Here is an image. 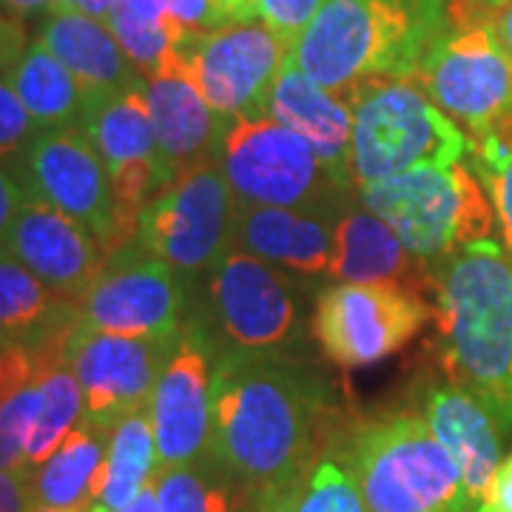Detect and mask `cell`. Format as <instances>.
<instances>
[{
    "label": "cell",
    "instance_id": "1",
    "mask_svg": "<svg viewBox=\"0 0 512 512\" xmlns=\"http://www.w3.org/2000/svg\"><path fill=\"white\" fill-rule=\"evenodd\" d=\"M328 384L282 350H225L211 384V458L248 495L299 484L319 458Z\"/></svg>",
    "mask_w": 512,
    "mask_h": 512
},
{
    "label": "cell",
    "instance_id": "2",
    "mask_svg": "<svg viewBox=\"0 0 512 512\" xmlns=\"http://www.w3.org/2000/svg\"><path fill=\"white\" fill-rule=\"evenodd\" d=\"M427 271L447 379L512 430V256L481 239Z\"/></svg>",
    "mask_w": 512,
    "mask_h": 512
},
{
    "label": "cell",
    "instance_id": "3",
    "mask_svg": "<svg viewBox=\"0 0 512 512\" xmlns=\"http://www.w3.org/2000/svg\"><path fill=\"white\" fill-rule=\"evenodd\" d=\"M444 20L447 0H322L291 60L342 97L370 77H416Z\"/></svg>",
    "mask_w": 512,
    "mask_h": 512
},
{
    "label": "cell",
    "instance_id": "4",
    "mask_svg": "<svg viewBox=\"0 0 512 512\" xmlns=\"http://www.w3.org/2000/svg\"><path fill=\"white\" fill-rule=\"evenodd\" d=\"M365 512H473L461 470L421 413L365 419L339 450Z\"/></svg>",
    "mask_w": 512,
    "mask_h": 512
},
{
    "label": "cell",
    "instance_id": "5",
    "mask_svg": "<svg viewBox=\"0 0 512 512\" xmlns=\"http://www.w3.org/2000/svg\"><path fill=\"white\" fill-rule=\"evenodd\" d=\"M490 9L481 0H447V20L413 80L470 140L512 143V66Z\"/></svg>",
    "mask_w": 512,
    "mask_h": 512
},
{
    "label": "cell",
    "instance_id": "6",
    "mask_svg": "<svg viewBox=\"0 0 512 512\" xmlns=\"http://www.w3.org/2000/svg\"><path fill=\"white\" fill-rule=\"evenodd\" d=\"M410 80L370 77L342 94L353 106L356 188L419 165H458L467 157V131Z\"/></svg>",
    "mask_w": 512,
    "mask_h": 512
},
{
    "label": "cell",
    "instance_id": "7",
    "mask_svg": "<svg viewBox=\"0 0 512 512\" xmlns=\"http://www.w3.org/2000/svg\"><path fill=\"white\" fill-rule=\"evenodd\" d=\"M356 191L367 211L382 217L424 265L493 234V202L476 171L461 163L419 165Z\"/></svg>",
    "mask_w": 512,
    "mask_h": 512
},
{
    "label": "cell",
    "instance_id": "8",
    "mask_svg": "<svg viewBox=\"0 0 512 512\" xmlns=\"http://www.w3.org/2000/svg\"><path fill=\"white\" fill-rule=\"evenodd\" d=\"M217 163L242 205L339 211L348 194L330 180L308 140L268 111L222 120Z\"/></svg>",
    "mask_w": 512,
    "mask_h": 512
},
{
    "label": "cell",
    "instance_id": "9",
    "mask_svg": "<svg viewBox=\"0 0 512 512\" xmlns=\"http://www.w3.org/2000/svg\"><path fill=\"white\" fill-rule=\"evenodd\" d=\"M237 197L217 160L194 165L148 202L137 242L180 276L211 274L231 248Z\"/></svg>",
    "mask_w": 512,
    "mask_h": 512
},
{
    "label": "cell",
    "instance_id": "10",
    "mask_svg": "<svg viewBox=\"0 0 512 512\" xmlns=\"http://www.w3.org/2000/svg\"><path fill=\"white\" fill-rule=\"evenodd\" d=\"M291 49L265 23L185 32L174 63L222 120L268 111V97Z\"/></svg>",
    "mask_w": 512,
    "mask_h": 512
},
{
    "label": "cell",
    "instance_id": "11",
    "mask_svg": "<svg viewBox=\"0 0 512 512\" xmlns=\"http://www.w3.org/2000/svg\"><path fill=\"white\" fill-rule=\"evenodd\" d=\"M180 339H143L89 328L77 319L63 345L60 362L74 373L83 393V419L111 433L128 413L148 407L154 384Z\"/></svg>",
    "mask_w": 512,
    "mask_h": 512
},
{
    "label": "cell",
    "instance_id": "12",
    "mask_svg": "<svg viewBox=\"0 0 512 512\" xmlns=\"http://www.w3.org/2000/svg\"><path fill=\"white\" fill-rule=\"evenodd\" d=\"M23 191L52 202L92 231L106 254L128 245L106 163L80 126L46 128L12 163Z\"/></svg>",
    "mask_w": 512,
    "mask_h": 512
},
{
    "label": "cell",
    "instance_id": "13",
    "mask_svg": "<svg viewBox=\"0 0 512 512\" xmlns=\"http://www.w3.org/2000/svg\"><path fill=\"white\" fill-rule=\"evenodd\" d=\"M433 316L427 299L396 285L339 282L322 291L313 336L339 367L376 365L402 350Z\"/></svg>",
    "mask_w": 512,
    "mask_h": 512
},
{
    "label": "cell",
    "instance_id": "14",
    "mask_svg": "<svg viewBox=\"0 0 512 512\" xmlns=\"http://www.w3.org/2000/svg\"><path fill=\"white\" fill-rule=\"evenodd\" d=\"M80 319L94 330L180 339L185 330V293L180 274L137 239L106 256L92 288L77 299Z\"/></svg>",
    "mask_w": 512,
    "mask_h": 512
},
{
    "label": "cell",
    "instance_id": "15",
    "mask_svg": "<svg viewBox=\"0 0 512 512\" xmlns=\"http://www.w3.org/2000/svg\"><path fill=\"white\" fill-rule=\"evenodd\" d=\"M211 316L228 350H285L299 336L302 308L276 265L228 248L208 274Z\"/></svg>",
    "mask_w": 512,
    "mask_h": 512
},
{
    "label": "cell",
    "instance_id": "16",
    "mask_svg": "<svg viewBox=\"0 0 512 512\" xmlns=\"http://www.w3.org/2000/svg\"><path fill=\"white\" fill-rule=\"evenodd\" d=\"M80 128L89 134L100 160L106 163L123 231L134 239L143 208L165 185H171L157 148L146 83L89 103Z\"/></svg>",
    "mask_w": 512,
    "mask_h": 512
},
{
    "label": "cell",
    "instance_id": "17",
    "mask_svg": "<svg viewBox=\"0 0 512 512\" xmlns=\"http://www.w3.org/2000/svg\"><path fill=\"white\" fill-rule=\"evenodd\" d=\"M211 339L200 325H185L177 348L148 399L157 444V467L197 464L211 458Z\"/></svg>",
    "mask_w": 512,
    "mask_h": 512
},
{
    "label": "cell",
    "instance_id": "18",
    "mask_svg": "<svg viewBox=\"0 0 512 512\" xmlns=\"http://www.w3.org/2000/svg\"><path fill=\"white\" fill-rule=\"evenodd\" d=\"M0 251L74 302L92 288L109 256L83 222L29 191L0 242Z\"/></svg>",
    "mask_w": 512,
    "mask_h": 512
},
{
    "label": "cell",
    "instance_id": "19",
    "mask_svg": "<svg viewBox=\"0 0 512 512\" xmlns=\"http://www.w3.org/2000/svg\"><path fill=\"white\" fill-rule=\"evenodd\" d=\"M268 114L308 140L342 191L353 188V106L345 97L316 86L288 55L268 97Z\"/></svg>",
    "mask_w": 512,
    "mask_h": 512
},
{
    "label": "cell",
    "instance_id": "20",
    "mask_svg": "<svg viewBox=\"0 0 512 512\" xmlns=\"http://www.w3.org/2000/svg\"><path fill=\"white\" fill-rule=\"evenodd\" d=\"M421 416L458 464L470 507L476 512L504 461V424L481 399L453 382L427 390Z\"/></svg>",
    "mask_w": 512,
    "mask_h": 512
},
{
    "label": "cell",
    "instance_id": "21",
    "mask_svg": "<svg viewBox=\"0 0 512 512\" xmlns=\"http://www.w3.org/2000/svg\"><path fill=\"white\" fill-rule=\"evenodd\" d=\"M146 100L168 183L194 165L217 160L222 117L205 103L174 57L146 77Z\"/></svg>",
    "mask_w": 512,
    "mask_h": 512
},
{
    "label": "cell",
    "instance_id": "22",
    "mask_svg": "<svg viewBox=\"0 0 512 512\" xmlns=\"http://www.w3.org/2000/svg\"><path fill=\"white\" fill-rule=\"evenodd\" d=\"M342 211H302V208H265L237 202L231 248L288 268L302 276L330 274L333 228Z\"/></svg>",
    "mask_w": 512,
    "mask_h": 512
},
{
    "label": "cell",
    "instance_id": "23",
    "mask_svg": "<svg viewBox=\"0 0 512 512\" xmlns=\"http://www.w3.org/2000/svg\"><path fill=\"white\" fill-rule=\"evenodd\" d=\"M330 279L350 285H396L421 293L430 288V271L404 248L399 234L373 211L342 208L333 228Z\"/></svg>",
    "mask_w": 512,
    "mask_h": 512
},
{
    "label": "cell",
    "instance_id": "24",
    "mask_svg": "<svg viewBox=\"0 0 512 512\" xmlns=\"http://www.w3.org/2000/svg\"><path fill=\"white\" fill-rule=\"evenodd\" d=\"M37 40L77 77L86 106L146 83L109 26L83 12H49Z\"/></svg>",
    "mask_w": 512,
    "mask_h": 512
},
{
    "label": "cell",
    "instance_id": "25",
    "mask_svg": "<svg viewBox=\"0 0 512 512\" xmlns=\"http://www.w3.org/2000/svg\"><path fill=\"white\" fill-rule=\"evenodd\" d=\"M77 302L55 293L26 265L0 251V333L32 348L37 359L55 356L77 325Z\"/></svg>",
    "mask_w": 512,
    "mask_h": 512
},
{
    "label": "cell",
    "instance_id": "26",
    "mask_svg": "<svg viewBox=\"0 0 512 512\" xmlns=\"http://www.w3.org/2000/svg\"><path fill=\"white\" fill-rule=\"evenodd\" d=\"M106 450L109 433L80 421L35 470L37 507L49 512H86L103 487Z\"/></svg>",
    "mask_w": 512,
    "mask_h": 512
},
{
    "label": "cell",
    "instance_id": "27",
    "mask_svg": "<svg viewBox=\"0 0 512 512\" xmlns=\"http://www.w3.org/2000/svg\"><path fill=\"white\" fill-rule=\"evenodd\" d=\"M6 83L15 89L20 103L43 131L80 126L86 111L83 89L77 77L40 40L29 43L26 55L6 72Z\"/></svg>",
    "mask_w": 512,
    "mask_h": 512
},
{
    "label": "cell",
    "instance_id": "28",
    "mask_svg": "<svg viewBox=\"0 0 512 512\" xmlns=\"http://www.w3.org/2000/svg\"><path fill=\"white\" fill-rule=\"evenodd\" d=\"M154 473H157V444H154L148 407H143L111 427L103 487L86 512H120L137 498Z\"/></svg>",
    "mask_w": 512,
    "mask_h": 512
},
{
    "label": "cell",
    "instance_id": "29",
    "mask_svg": "<svg viewBox=\"0 0 512 512\" xmlns=\"http://www.w3.org/2000/svg\"><path fill=\"white\" fill-rule=\"evenodd\" d=\"M106 26L146 77L163 69L185 35L168 15V0H114Z\"/></svg>",
    "mask_w": 512,
    "mask_h": 512
},
{
    "label": "cell",
    "instance_id": "30",
    "mask_svg": "<svg viewBox=\"0 0 512 512\" xmlns=\"http://www.w3.org/2000/svg\"><path fill=\"white\" fill-rule=\"evenodd\" d=\"M154 487L160 512H239L248 501V493L214 458L157 467Z\"/></svg>",
    "mask_w": 512,
    "mask_h": 512
},
{
    "label": "cell",
    "instance_id": "31",
    "mask_svg": "<svg viewBox=\"0 0 512 512\" xmlns=\"http://www.w3.org/2000/svg\"><path fill=\"white\" fill-rule=\"evenodd\" d=\"M40 407L26 444V461L37 470L83 419V393L63 362H37Z\"/></svg>",
    "mask_w": 512,
    "mask_h": 512
},
{
    "label": "cell",
    "instance_id": "32",
    "mask_svg": "<svg viewBox=\"0 0 512 512\" xmlns=\"http://www.w3.org/2000/svg\"><path fill=\"white\" fill-rule=\"evenodd\" d=\"M291 512H365L348 467L336 456H319L302 478Z\"/></svg>",
    "mask_w": 512,
    "mask_h": 512
},
{
    "label": "cell",
    "instance_id": "33",
    "mask_svg": "<svg viewBox=\"0 0 512 512\" xmlns=\"http://www.w3.org/2000/svg\"><path fill=\"white\" fill-rule=\"evenodd\" d=\"M467 154L473 157V171L484 191H490L504 248L512 256V143L504 137L470 140Z\"/></svg>",
    "mask_w": 512,
    "mask_h": 512
},
{
    "label": "cell",
    "instance_id": "34",
    "mask_svg": "<svg viewBox=\"0 0 512 512\" xmlns=\"http://www.w3.org/2000/svg\"><path fill=\"white\" fill-rule=\"evenodd\" d=\"M40 407V379L15 390L0 402V470L3 473H35L26 461V444Z\"/></svg>",
    "mask_w": 512,
    "mask_h": 512
},
{
    "label": "cell",
    "instance_id": "35",
    "mask_svg": "<svg viewBox=\"0 0 512 512\" xmlns=\"http://www.w3.org/2000/svg\"><path fill=\"white\" fill-rule=\"evenodd\" d=\"M43 128L37 126L35 117L20 103L15 89L0 80V163H15L26 148L32 146Z\"/></svg>",
    "mask_w": 512,
    "mask_h": 512
},
{
    "label": "cell",
    "instance_id": "36",
    "mask_svg": "<svg viewBox=\"0 0 512 512\" xmlns=\"http://www.w3.org/2000/svg\"><path fill=\"white\" fill-rule=\"evenodd\" d=\"M322 0H259V18L288 49L308 29Z\"/></svg>",
    "mask_w": 512,
    "mask_h": 512
},
{
    "label": "cell",
    "instance_id": "37",
    "mask_svg": "<svg viewBox=\"0 0 512 512\" xmlns=\"http://www.w3.org/2000/svg\"><path fill=\"white\" fill-rule=\"evenodd\" d=\"M35 373L37 356L32 353V348L0 333V402L9 399L26 382H32Z\"/></svg>",
    "mask_w": 512,
    "mask_h": 512
},
{
    "label": "cell",
    "instance_id": "38",
    "mask_svg": "<svg viewBox=\"0 0 512 512\" xmlns=\"http://www.w3.org/2000/svg\"><path fill=\"white\" fill-rule=\"evenodd\" d=\"M168 15L185 32H214L231 26L220 0H168Z\"/></svg>",
    "mask_w": 512,
    "mask_h": 512
},
{
    "label": "cell",
    "instance_id": "39",
    "mask_svg": "<svg viewBox=\"0 0 512 512\" xmlns=\"http://www.w3.org/2000/svg\"><path fill=\"white\" fill-rule=\"evenodd\" d=\"M35 473L0 470V512H35Z\"/></svg>",
    "mask_w": 512,
    "mask_h": 512
},
{
    "label": "cell",
    "instance_id": "40",
    "mask_svg": "<svg viewBox=\"0 0 512 512\" xmlns=\"http://www.w3.org/2000/svg\"><path fill=\"white\" fill-rule=\"evenodd\" d=\"M476 512H512V453L504 456L493 484Z\"/></svg>",
    "mask_w": 512,
    "mask_h": 512
},
{
    "label": "cell",
    "instance_id": "41",
    "mask_svg": "<svg viewBox=\"0 0 512 512\" xmlns=\"http://www.w3.org/2000/svg\"><path fill=\"white\" fill-rule=\"evenodd\" d=\"M23 197H26V191H23V185L15 177V171H9V168L0 165V242H3L9 225L15 220Z\"/></svg>",
    "mask_w": 512,
    "mask_h": 512
},
{
    "label": "cell",
    "instance_id": "42",
    "mask_svg": "<svg viewBox=\"0 0 512 512\" xmlns=\"http://www.w3.org/2000/svg\"><path fill=\"white\" fill-rule=\"evenodd\" d=\"M299 484H288V487H274V490H262V493L248 495V501L242 504L239 512H291L293 501L299 495Z\"/></svg>",
    "mask_w": 512,
    "mask_h": 512
},
{
    "label": "cell",
    "instance_id": "43",
    "mask_svg": "<svg viewBox=\"0 0 512 512\" xmlns=\"http://www.w3.org/2000/svg\"><path fill=\"white\" fill-rule=\"evenodd\" d=\"M29 43L26 32L15 18H0V72H9L20 57L26 55Z\"/></svg>",
    "mask_w": 512,
    "mask_h": 512
},
{
    "label": "cell",
    "instance_id": "44",
    "mask_svg": "<svg viewBox=\"0 0 512 512\" xmlns=\"http://www.w3.org/2000/svg\"><path fill=\"white\" fill-rule=\"evenodd\" d=\"M114 0H52V12H83L94 20H109Z\"/></svg>",
    "mask_w": 512,
    "mask_h": 512
},
{
    "label": "cell",
    "instance_id": "45",
    "mask_svg": "<svg viewBox=\"0 0 512 512\" xmlns=\"http://www.w3.org/2000/svg\"><path fill=\"white\" fill-rule=\"evenodd\" d=\"M231 23H254L259 18V0H220Z\"/></svg>",
    "mask_w": 512,
    "mask_h": 512
},
{
    "label": "cell",
    "instance_id": "46",
    "mask_svg": "<svg viewBox=\"0 0 512 512\" xmlns=\"http://www.w3.org/2000/svg\"><path fill=\"white\" fill-rule=\"evenodd\" d=\"M0 6L15 18H35L40 12H52V0H0Z\"/></svg>",
    "mask_w": 512,
    "mask_h": 512
},
{
    "label": "cell",
    "instance_id": "47",
    "mask_svg": "<svg viewBox=\"0 0 512 512\" xmlns=\"http://www.w3.org/2000/svg\"><path fill=\"white\" fill-rule=\"evenodd\" d=\"M495 26H498V37H501V43H504V52L510 57L512 66V0L498 6V12H495Z\"/></svg>",
    "mask_w": 512,
    "mask_h": 512
},
{
    "label": "cell",
    "instance_id": "48",
    "mask_svg": "<svg viewBox=\"0 0 512 512\" xmlns=\"http://www.w3.org/2000/svg\"><path fill=\"white\" fill-rule=\"evenodd\" d=\"M120 512H160V507H157V487H154V478H151L146 487L137 493V498Z\"/></svg>",
    "mask_w": 512,
    "mask_h": 512
},
{
    "label": "cell",
    "instance_id": "49",
    "mask_svg": "<svg viewBox=\"0 0 512 512\" xmlns=\"http://www.w3.org/2000/svg\"><path fill=\"white\" fill-rule=\"evenodd\" d=\"M481 3H484V6H493V9H498V6H501V3H507V0H481Z\"/></svg>",
    "mask_w": 512,
    "mask_h": 512
},
{
    "label": "cell",
    "instance_id": "50",
    "mask_svg": "<svg viewBox=\"0 0 512 512\" xmlns=\"http://www.w3.org/2000/svg\"><path fill=\"white\" fill-rule=\"evenodd\" d=\"M35 512H49V510H40V507H37V510Z\"/></svg>",
    "mask_w": 512,
    "mask_h": 512
}]
</instances>
